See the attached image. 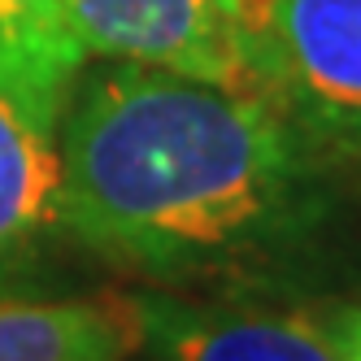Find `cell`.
I'll list each match as a JSON object with an SVG mask.
<instances>
[{
  "instance_id": "obj_1",
  "label": "cell",
  "mask_w": 361,
  "mask_h": 361,
  "mask_svg": "<svg viewBox=\"0 0 361 361\" xmlns=\"http://www.w3.org/2000/svg\"><path fill=\"white\" fill-rule=\"evenodd\" d=\"M61 226L152 292H262L296 274L340 209L335 170L270 100L100 61L61 126Z\"/></svg>"
},
{
  "instance_id": "obj_3",
  "label": "cell",
  "mask_w": 361,
  "mask_h": 361,
  "mask_svg": "<svg viewBox=\"0 0 361 361\" xmlns=\"http://www.w3.org/2000/svg\"><path fill=\"white\" fill-rule=\"evenodd\" d=\"M70 18L96 61L170 70L262 100L240 0H70Z\"/></svg>"
},
{
  "instance_id": "obj_2",
  "label": "cell",
  "mask_w": 361,
  "mask_h": 361,
  "mask_svg": "<svg viewBox=\"0 0 361 361\" xmlns=\"http://www.w3.org/2000/svg\"><path fill=\"white\" fill-rule=\"evenodd\" d=\"M262 100L318 157L361 170V0H240Z\"/></svg>"
},
{
  "instance_id": "obj_7",
  "label": "cell",
  "mask_w": 361,
  "mask_h": 361,
  "mask_svg": "<svg viewBox=\"0 0 361 361\" xmlns=\"http://www.w3.org/2000/svg\"><path fill=\"white\" fill-rule=\"evenodd\" d=\"M83 66L70 0H0V87L9 96L61 122Z\"/></svg>"
},
{
  "instance_id": "obj_4",
  "label": "cell",
  "mask_w": 361,
  "mask_h": 361,
  "mask_svg": "<svg viewBox=\"0 0 361 361\" xmlns=\"http://www.w3.org/2000/svg\"><path fill=\"white\" fill-rule=\"evenodd\" d=\"M152 361H340L305 314L240 305L231 296L135 292Z\"/></svg>"
},
{
  "instance_id": "obj_5",
  "label": "cell",
  "mask_w": 361,
  "mask_h": 361,
  "mask_svg": "<svg viewBox=\"0 0 361 361\" xmlns=\"http://www.w3.org/2000/svg\"><path fill=\"white\" fill-rule=\"evenodd\" d=\"M57 118L0 87V296H22L48 262L61 226Z\"/></svg>"
},
{
  "instance_id": "obj_8",
  "label": "cell",
  "mask_w": 361,
  "mask_h": 361,
  "mask_svg": "<svg viewBox=\"0 0 361 361\" xmlns=\"http://www.w3.org/2000/svg\"><path fill=\"white\" fill-rule=\"evenodd\" d=\"M318 326V335L326 340V348L340 361H361V305H318L314 314H305Z\"/></svg>"
},
{
  "instance_id": "obj_6",
  "label": "cell",
  "mask_w": 361,
  "mask_h": 361,
  "mask_svg": "<svg viewBox=\"0 0 361 361\" xmlns=\"http://www.w3.org/2000/svg\"><path fill=\"white\" fill-rule=\"evenodd\" d=\"M140 344L135 292L0 296V361H131Z\"/></svg>"
}]
</instances>
